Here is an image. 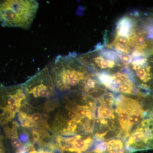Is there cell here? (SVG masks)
Masks as SVG:
<instances>
[{
	"label": "cell",
	"mask_w": 153,
	"mask_h": 153,
	"mask_svg": "<svg viewBox=\"0 0 153 153\" xmlns=\"http://www.w3.org/2000/svg\"><path fill=\"white\" fill-rule=\"evenodd\" d=\"M120 137L131 153L153 149V95L120 94L115 102Z\"/></svg>",
	"instance_id": "cell-1"
},
{
	"label": "cell",
	"mask_w": 153,
	"mask_h": 153,
	"mask_svg": "<svg viewBox=\"0 0 153 153\" xmlns=\"http://www.w3.org/2000/svg\"><path fill=\"white\" fill-rule=\"evenodd\" d=\"M48 66L55 88L62 92L79 90L91 72L76 59L74 53L57 56Z\"/></svg>",
	"instance_id": "cell-2"
},
{
	"label": "cell",
	"mask_w": 153,
	"mask_h": 153,
	"mask_svg": "<svg viewBox=\"0 0 153 153\" xmlns=\"http://www.w3.org/2000/svg\"><path fill=\"white\" fill-rule=\"evenodd\" d=\"M39 3L35 0L0 1V24L3 27L27 30L36 16Z\"/></svg>",
	"instance_id": "cell-3"
},
{
	"label": "cell",
	"mask_w": 153,
	"mask_h": 153,
	"mask_svg": "<svg viewBox=\"0 0 153 153\" xmlns=\"http://www.w3.org/2000/svg\"><path fill=\"white\" fill-rule=\"evenodd\" d=\"M23 87L27 97L33 98H50L57 94L48 66L31 77Z\"/></svg>",
	"instance_id": "cell-4"
},
{
	"label": "cell",
	"mask_w": 153,
	"mask_h": 153,
	"mask_svg": "<svg viewBox=\"0 0 153 153\" xmlns=\"http://www.w3.org/2000/svg\"><path fill=\"white\" fill-rule=\"evenodd\" d=\"M30 116L32 121L36 124L37 127H39L42 122L41 114L38 112H36Z\"/></svg>",
	"instance_id": "cell-5"
},
{
	"label": "cell",
	"mask_w": 153,
	"mask_h": 153,
	"mask_svg": "<svg viewBox=\"0 0 153 153\" xmlns=\"http://www.w3.org/2000/svg\"><path fill=\"white\" fill-rule=\"evenodd\" d=\"M11 145L15 149H19V148L22 147L24 144L21 141L20 139L18 137L14 138L11 140Z\"/></svg>",
	"instance_id": "cell-6"
},
{
	"label": "cell",
	"mask_w": 153,
	"mask_h": 153,
	"mask_svg": "<svg viewBox=\"0 0 153 153\" xmlns=\"http://www.w3.org/2000/svg\"><path fill=\"white\" fill-rule=\"evenodd\" d=\"M41 120L43 124H48L47 121L50 118V114L49 111H44L41 114Z\"/></svg>",
	"instance_id": "cell-7"
},
{
	"label": "cell",
	"mask_w": 153,
	"mask_h": 153,
	"mask_svg": "<svg viewBox=\"0 0 153 153\" xmlns=\"http://www.w3.org/2000/svg\"><path fill=\"white\" fill-rule=\"evenodd\" d=\"M26 153H55L53 152H51L48 150H45L43 149H41L38 150V151L36 150L35 149H33L32 150L29 151L28 152Z\"/></svg>",
	"instance_id": "cell-8"
},
{
	"label": "cell",
	"mask_w": 153,
	"mask_h": 153,
	"mask_svg": "<svg viewBox=\"0 0 153 153\" xmlns=\"http://www.w3.org/2000/svg\"><path fill=\"white\" fill-rule=\"evenodd\" d=\"M0 153H6L4 148L1 141H0Z\"/></svg>",
	"instance_id": "cell-9"
}]
</instances>
